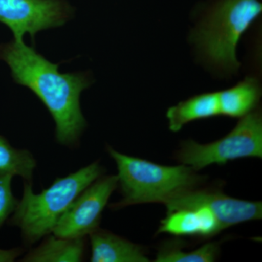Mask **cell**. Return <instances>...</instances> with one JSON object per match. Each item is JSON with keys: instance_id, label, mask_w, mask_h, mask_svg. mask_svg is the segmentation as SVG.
<instances>
[{"instance_id": "obj_15", "label": "cell", "mask_w": 262, "mask_h": 262, "mask_svg": "<svg viewBox=\"0 0 262 262\" xmlns=\"http://www.w3.org/2000/svg\"><path fill=\"white\" fill-rule=\"evenodd\" d=\"M220 253L218 243H209L194 250L183 251L177 244H165L157 253L155 262H212Z\"/></svg>"}, {"instance_id": "obj_13", "label": "cell", "mask_w": 262, "mask_h": 262, "mask_svg": "<svg viewBox=\"0 0 262 262\" xmlns=\"http://www.w3.org/2000/svg\"><path fill=\"white\" fill-rule=\"evenodd\" d=\"M218 96L220 115L241 118L257 106L261 89L256 79L247 77L237 85L218 92Z\"/></svg>"}, {"instance_id": "obj_11", "label": "cell", "mask_w": 262, "mask_h": 262, "mask_svg": "<svg viewBox=\"0 0 262 262\" xmlns=\"http://www.w3.org/2000/svg\"><path fill=\"white\" fill-rule=\"evenodd\" d=\"M84 251V237L63 238L49 234L20 261L80 262L83 260Z\"/></svg>"}, {"instance_id": "obj_6", "label": "cell", "mask_w": 262, "mask_h": 262, "mask_svg": "<svg viewBox=\"0 0 262 262\" xmlns=\"http://www.w3.org/2000/svg\"><path fill=\"white\" fill-rule=\"evenodd\" d=\"M74 14L75 8L67 0H0V23L18 42L29 34L34 45L36 34L62 27Z\"/></svg>"}, {"instance_id": "obj_7", "label": "cell", "mask_w": 262, "mask_h": 262, "mask_svg": "<svg viewBox=\"0 0 262 262\" xmlns=\"http://www.w3.org/2000/svg\"><path fill=\"white\" fill-rule=\"evenodd\" d=\"M117 187V176L100 177L72 202L52 233L63 238L90 235L99 228L103 210Z\"/></svg>"}, {"instance_id": "obj_10", "label": "cell", "mask_w": 262, "mask_h": 262, "mask_svg": "<svg viewBox=\"0 0 262 262\" xmlns=\"http://www.w3.org/2000/svg\"><path fill=\"white\" fill-rule=\"evenodd\" d=\"M91 262H148L144 250L107 230L98 228L90 234Z\"/></svg>"}, {"instance_id": "obj_5", "label": "cell", "mask_w": 262, "mask_h": 262, "mask_svg": "<svg viewBox=\"0 0 262 262\" xmlns=\"http://www.w3.org/2000/svg\"><path fill=\"white\" fill-rule=\"evenodd\" d=\"M246 158H262V117L258 111L241 117L233 130L220 140L207 144L185 141L177 154L181 163L195 171L212 164L225 165Z\"/></svg>"}, {"instance_id": "obj_17", "label": "cell", "mask_w": 262, "mask_h": 262, "mask_svg": "<svg viewBox=\"0 0 262 262\" xmlns=\"http://www.w3.org/2000/svg\"><path fill=\"white\" fill-rule=\"evenodd\" d=\"M23 253V249L20 248L10 250L0 249V262L14 261Z\"/></svg>"}, {"instance_id": "obj_4", "label": "cell", "mask_w": 262, "mask_h": 262, "mask_svg": "<svg viewBox=\"0 0 262 262\" xmlns=\"http://www.w3.org/2000/svg\"><path fill=\"white\" fill-rule=\"evenodd\" d=\"M261 13L259 0H213L196 32V42L213 64L237 70V44Z\"/></svg>"}, {"instance_id": "obj_8", "label": "cell", "mask_w": 262, "mask_h": 262, "mask_svg": "<svg viewBox=\"0 0 262 262\" xmlns=\"http://www.w3.org/2000/svg\"><path fill=\"white\" fill-rule=\"evenodd\" d=\"M167 212L198 206L209 208L220 222L222 230L249 221L261 220V202L235 199L217 190L188 189L164 203Z\"/></svg>"}, {"instance_id": "obj_16", "label": "cell", "mask_w": 262, "mask_h": 262, "mask_svg": "<svg viewBox=\"0 0 262 262\" xmlns=\"http://www.w3.org/2000/svg\"><path fill=\"white\" fill-rule=\"evenodd\" d=\"M13 178V176L10 174L0 177V228L8 217L14 213L18 204L19 201L12 191Z\"/></svg>"}, {"instance_id": "obj_2", "label": "cell", "mask_w": 262, "mask_h": 262, "mask_svg": "<svg viewBox=\"0 0 262 262\" xmlns=\"http://www.w3.org/2000/svg\"><path fill=\"white\" fill-rule=\"evenodd\" d=\"M103 171L98 162H94L75 173L56 179L39 194L33 191L32 182L25 181L23 196L10 218V225L20 229L24 244H35L52 233L72 202Z\"/></svg>"}, {"instance_id": "obj_9", "label": "cell", "mask_w": 262, "mask_h": 262, "mask_svg": "<svg viewBox=\"0 0 262 262\" xmlns=\"http://www.w3.org/2000/svg\"><path fill=\"white\" fill-rule=\"evenodd\" d=\"M222 230L220 222L209 208L198 206L167 212L160 222L158 233L174 236L211 237Z\"/></svg>"}, {"instance_id": "obj_12", "label": "cell", "mask_w": 262, "mask_h": 262, "mask_svg": "<svg viewBox=\"0 0 262 262\" xmlns=\"http://www.w3.org/2000/svg\"><path fill=\"white\" fill-rule=\"evenodd\" d=\"M217 115H220L218 92L193 96L169 108L166 114L169 128L173 132H179L189 122Z\"/></svg>"}, {"instance_id": "obj_1", "label": "cell", "mask_w": 262, "mask_h": 262, "mask_svg": "<svg viewBox=\"0 0 262 262\" xmlns=\"http://www.w3.org/2000/svg\"><path fill=\"white\" fill-rule=\"evenodd\" d=\"M0 60L6 62L15 83L35 94L56 124L61 145L77 147L87 122L80 107L81 94L92 84L89 72L62 74L53 63L24 41L0 45Z\"/></svg>"}, {"instance_id": "obj_3", "label": "cell", "mask_w": 262, "mask_h": 262, "mask_svg": "<svg viewBox=\"0 0 262 262\" xmlns=\"http://www.w3.org/2000/svg\"><path fill=\"white\" fill-rule=\"evenodd\" d=\"M107 151L116 163L118 186L122 198L110 205L120 209L134 205L166 203L168 200L201 182L202 177L187 165L166 166L122 154L108 146Z\"/></svg>"}, {"instance_id": "obj_14", "label": "cell", "mask_w": 262, "mask_h": 262, "mask_svg": "<svg viewBox=\"0 0 262 262\" xmlns=\"http://www.w3.org/2000/svg\"><path fill=\"white\" fill-rule=\"evenodd\" d=\"M37 162L27 149L13 147L4 136L0 135V177L19 176L27 182H32Z\"/></svg>"}]
</instances>
